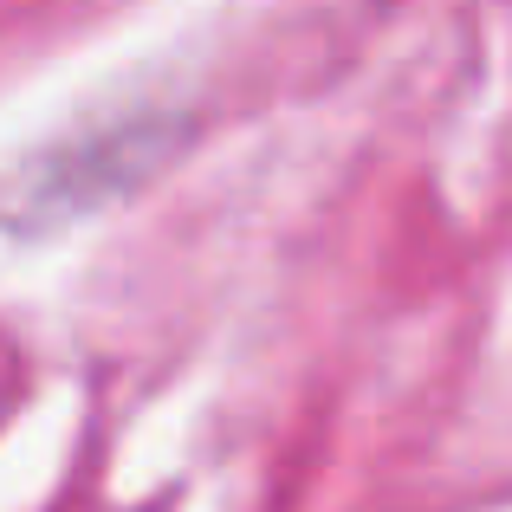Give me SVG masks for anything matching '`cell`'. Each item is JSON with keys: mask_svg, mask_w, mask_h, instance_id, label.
I'll list each match as a JSON object with an SVG mask.
<instances>
[{"mask_svg": "<svg viewBox=\"0 0 512 512\" xmlns=\"http://www.w3.org/2000/svg\"><path fill=\"white\" fill-rule=\"evenodd\" d=\"M150 163H156V130H111V137H104L98 150H85V156L59 150V156H46V169L20 188V221H33V214L59 221V214L111 195V188H130Z\"/></svg>", "mask_w": 512, "mask_h": 512, "instance_id": "1", "label": "cell"}]
</instances>
